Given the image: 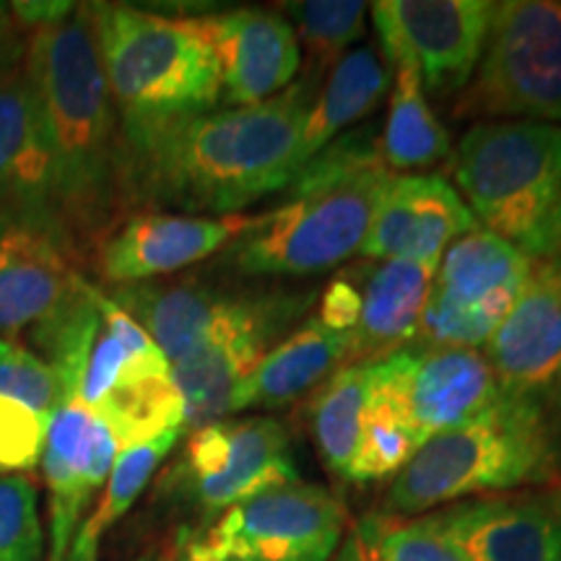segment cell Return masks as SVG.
Listing matches in <instances>:
<instances>
[{
	"mask_svg": "<svg viewBox=\"0 0 561 561\" xmlns=\"http://www.w3.org/2000/svg\"><path fill=\"white\" fill-rule=\"evenodd\" d=\"M178 476L182 489L208 515H221L250 496L299 481L289 432L268 416L195 426Z\"/></svg>",
	"mask_w": 561,
	"mask_h": 561,
	"instance_id": "4fadbf2b",
	"label": "cell"
},
{
	"mask_svg": "<svg viewBox=\"0 0 561 561\" xmlns=\"http://www.w3.org/2000/svg\"><path fill=\"white\" fill-rule=\"evenodd\" d=\"M68 248L53 231L0 221V339L34 333L81 289Z\"/></svg>",
	"mask_w": 561,
	"mask_h": 561,
	"instance_id": "44dd1931",
	"label": "cell"
},
{
	"mask_svg": "<svg viewBox=\"0 0 561 561\" xmlns=\"http://www.w3.org/2000/svg\"><path fill=\"white\" fill-rule=\"evenodd\" d=\"M530 268L533 261L515 244L481 227L468 231L442 255L411 343L426 348L486 346L523 294Z\"/></svg>",
	"mask_w": 561,
	"mask_h": 561,
	"instance_id": "30bf717a",
	"label": "cell"
},
{
	"mask_svg": "<svg viewBox=\"0 0 561 561\" xmlns=\"http://www.w3.org/2000/svg\"><path fill=\"white\" fill-rule=\"evenodd\" d=\"M489 0H380L369 13L382 47L396 45L416 62L434 94L462 91L473 79L491 24Z\"/></svg>",
	"mask_w": 561,
	"mask_h": 561,
	"instance_id": "5bb4252c",
	"label": "cell"
},
{
	"mask_svg": "<svg viewBox=\"0 0 561 561\" xmlns=\"http://www.w3.org/2000/svg\"><path fill=\"white\" fill-rule=\"evenodd\" d=\"M557 468V442L543 403L500 392L466 424L442 432L390 483L385 512L421 517L434 507L546 481Z\"/></svg>",
	"mask_w": 561,
	"mask_h": 561,
	"instance_id": "3957f363",
	"label": "cell"
},
{
	"mask_svg": "<svg viewBox=\"0 0 561 561\" xmlns=\"http://www.w3.org/2000/svg\"><path fill=\"white\" fill-rule=\"evenodd\" d=\"M107 297L149 333L172 367L227 318L242 291L185 278L115 286Z\"/></svg>",
	"mask_w": 561,
	"mask_h": 561,
	"instance_id": "603a6c76",
	"label": "cell"
},
{
	"mask_svg": "<svg viewBox=\"0 0 561 561\" xmlns=\"http://www.w3.org/2000/svg\"><path fill=\"white\" fill-rule=\"evenodd\" d=\"M0 221L53 231L68 248L55 208L50 151L24 66L0 70Z\"/></svg>",
	"mask_w": 561,
	"mask_h": 561,
	"instance_id": "ffe728a7",
	"label": "cell"
},
{
	"mask_svg": "<svg viewBox=\"0 0 561 561\" xmlns=\"http://www.w3.org/2000/svg\"><path fill=\"white\" fill-rule=\"evenodd\" d=\"M351 333H339L318 320L301 322L280 339L244 385L240 411L284 409L328 382L341 364H348Z\"/></svg>",
	"mask_w": 561,
	"mask_h": 561,
	"instance_id": "d4e9b609",
	"label": "cell"
},
{
	"mask_svg": "<svg viewBox=\"0 0 561 561\" xmlns=\"http://www.w3.org/2000/svg\"><path fill=\"white\" fill-rule=\"evenodd\" d=\"M9 9L11 16L19 19L26 30L37 32L66 21L76 11V3H60V0H55V3H30V0H24V3H11Z\"/></svg>",
	"mask_w": 561,
	"mask_h": 561,
	"instance_id": "8d00e7d4",
	"label": "cell"
},
{
	"mask_svg": "<svg viewBox=\"0 0 561 561\" xmlns=\"http://www.w3.org/2000/svg\"><path fill=\"white\" fill-rule=\"evenodd\" d=\"M390 178L388 167L377 164L286 198L224 250V265L255 278H299L335 268L362 252Z\"/></svg>",
	"mask_w": 561,
	"mask_h": 561,
	"instance_id": "8992f818",
	"label": "cell"
},
{
	"mask_svg": "<svg viewBox=\"0 0 561 561\" xmlns=\"http://www.w3.org/2000/svg\"><path fill=\"white\" fill-rule=\"evenodd\" d=\"M367 405V364H346L320 385L312 403V432L322 462L339 479L351 481Z\"/></svg>",
	"mask_w": 561,
	"mask_h": 561,
	"instance_id": "f1b7e54d",
	"label": "cell"
},
{
	"mask_svg": "<svg viewBox=\"0 0 561 561\" xmlns=\"http://www.w3.org/2000/svg\"><path fill=\"white\" fill-rule=\"evenodd\" d=\"M100 333L81 382V403L115 434L121 453L185 430L172 367L149 333L96 289Z\"/></svg>",
	"mask_w": 561,
	"mask_h": 561,
	"instance_id": "ba28073f",
	"label": "cell"
},
{
	"mask_svg": "<svg viewBox=\"0 0 561 561\" xmlns=\"http://www.w3.org/2000/svg\"><path fill=\"white\" fill-rule=\"evenodd\" d=\"M318 81L307 73L250 107L121 123L125 210L234 216L273 193H284L297 172L301 133L318 100Z\"/></svg>",
	"mask_w": 561,
	"mask_h": 561,
	"instance_id": "6da1fadb",
	"label": "cell"
},
{
	"mask_svg": "<svg viewBox=\"0 0 561 561\" xmlns=\"http://www.w3.org/2000/svg\"><path fill=\"white\" fill-rule=\"evenodd\" d=\"M500 392L543 403L561 369V255L533 261L528 284L486 343Z\"/></svg>",
	"mask_w": 561,
	"mask_h": 561,
	"instance_id": "e0dca14e",
	"label": "cell"
},
{
	"mask_svg": "<svg viewBox=\"0 0 561 561\" xmlns=\"http://www.w3.org/2000/svg\"><path fill=\"white\" fill-rule=\"evenodd\" d=\"M24 73L45 130L55 208L70 252L100 244L125 214L121 121L104 79L89 5L32 32Z\"/></svg>",
	"mask_w": 561,
	"mask_h": 561,
	"instance_id": "7a4b0ae2",
	"label": "cell"
},
{
	"mask_svg": "<svg viewBox=\"0 0 561 561\" xmlns=\"http://www.w3.org/2000/svg\"><path fill=\"white\" fill-rule=\"evenodd\" d=\"M346 507L314 483L263 491L180 543V561H333Z\"/></svg>",
	"mask_w": 561,
	"mask_h": 561,
	"instance_id": "9c48e42d",
	"label": "cell"
},
{
	"mask_svg": "<svg viewBox=\"0 0 561 561\" xmlns=\"http://www.w3.org/2000/svg\"><path fill=\"white\" fill-rule=\"evenodd\" d=\"M333 561H466L430 517L371 512L339 546Z\"/></svg>",
	"mask_w": 561,
	"mask_h": 561,
	"instance_id": "83f0119b",
	"label": "cell"
},
{
	"mask_svg": "<svg viewBox=\"0 0 561 561\" xmlns=\"http://www.w3.org/2000/svg\"><path fill=\"white\" fill-rule=\"evenodd\" d=\"M367 9V3L356 0H299L284 3L278 13L289 21L294 37L310 55V73L320 79L364 37Z\"/></svg>",
	"mask_w": 561,
	"mask_h": 561,
	"instance_id": "4dcf8cb0",
	"label": "cell"
},
{
	"mask_svg": "<svg viewBox=\"0 0 561 561\" xmlns=\"http://www.w3.org/2000/svg\"><path fill=\"white\" fill-rule=\"evenodd\" d=\"M385 58L396 70V87L390 91L388 123L380 138V157L388 170L411 172L437 164L450 157L453 146L447 130L430 107L419 68L401 47L385 45Z\"/></svg>",
	"mask_w": 561,
	"mask_h": 561,
	"instance_id": "484cf974",
	"label": "cell"
},
{
	"mask_svg": "<svg viewBox=\"0 0 561 561\" xmlns=\"http://www.w3.org/2000/svg\"><path fill=\"white\" fill-rule=\"evenodd\" d=\"M91 30L121 123L201 115L221 102L219 62L191 19L89 3Z\"/></svg>",
	"mask_w": 561,
	"mask_h": 561,
	"instance_id": "5b68a950",
	"label": "cell"
},
{
	"mask_svg": "<svg viewBox=\"0 0 561 561\" xmlns=\"http://www.w3.org/2000/svg\"><path fill=\"white\" fill-rule=\"evenodd\" d=\"M133 561H153V553H140V557L133 559Z\"/></svg>",
	"mask_w": 561,
	"mask_h": 561,
	"instance_id": "ab89813d",
	"label": "cell"
},
{
	"mask_svg": "<svg viewBox=\"0 0 561 561\" xmlns=\"http://www.w3.org/2000/svg\"><path fill=\"white\" fill-rule=\"evenodd\" d=\"M458 117L561 125V0L494 3Z\"/></svg>",
	"mask_w": 561,
	"mask_h": 561,
	"instance_id": "52a82bcc",
	"label": "cell"
},
{
	"mask_svg": "<svg viewBox=\"0 0 561 561\" xmlns=\"http://www.w3.org/2000/svg\"><path fill=\"white\" fill-rule=\"evenodd\" d=\"M479 229L460 193L439 174H392L359 255L439 265L445 250Z\"/></svg>",
	"mask_w": 561,
	"mask_h": 561,
	"instance_id": "d6986e66",
	"label": "cell"
},
{
	"mask_svg": "<svg viewBox=\"0 0 561 561\" xmlns=\"http://www.w3.org/2000/svg\"><path fill=\"white\" fill-rule=\"evenodd\" d=\"M121 445L81 398L55 413L47 432L42 473L47 486L45 561H68L83 510L110 479Z\"/></svg>",
	"mask_w": 561,
	"mask_h": 561,
	"instance_id": "2e32d148",
	"label": "cell"
},
{
	"mask_svg": "<svg viewBox=\"0 0 561 561\" xmlns=\"http://www.w3.org/2000/svg\"><path fill=\"white\" fill-rule=\"evenodd\" d=\"M0 401L55 416L70 398L50 364L42 362L32 348L0 339Z\"/></svg>",
	"mask_w": 561,
	"mask_h": 561,
	"instance_id": "d6a6232c",
	"label": "cell"
},
{
	"mask_svg": "<svg viewBox=\"0 0 561 561\" xmlns=\"http://www.w3.org/2000/svg\"><path fill=\"white\" fill-rule=\"evenodd\" d=\"M39 494L30 476H0V561H45Z\"/></svg>",
	"mask_w": 561,
	"mask_h": 561,
	"instance_id": "836d02e7",
	"label": "cell"
},
{
	"mask_svg": "<svg viewBox=\"0 0 561 561\" xmlns=\"http://www.w3.org/2000/svg\"><path fill=\"white\" fill-rule=\"evenodd\" d=\"M180 434L182 432H170L164 434V437L128 447V450L117 455L100 504H96L89 517H83L79 530H76L68 561H100V546L104 533H107L112 525L121 520L125 512L136 504L140 491L146 489V483L151 481L153 473H157L159 462L172 453L174 445H178Z\"/></svg>",
	"mask_w": 561,
	"mask_h": 561,
	"instance_id": "f546056e",
	"label": "cell"
},
{
	"mask_svg": "<svg viewBox=\"0 0 561 561\" xmlns=\"http://www.w3.org/2000/svg\"><path fill=\"white\" fill-rule=\"evenodd\" d=\"M434 276L437 265L416 261H382L367 271L348 364H371L409 346L430 299Z\"/></svg>",
	"mask_w": 561,
	"mask_h": 561,
	"instance_id": "cb8c5ba5",
	"label": "cell"
},
{
	"mask_svg": "<svg viewBox=\"0 0 561 561\" xmlns=\"http://www.w3.org/2000/svg\"><path fill=\"white\" fill-rule=\"evenodd\" d=\"M53 416L0 401V476L30 473L42 462Z\"/></svg>",
	"mask_w": 561,
	"mask_h": 561,
	"instance_id": "e575fe53",
	"label": "cell"
},
{
	"mask_svg": "<svg viewBox=\"0 0 561 561\" xmlns=\"http://www.w3.org/2000/svg\"><path fill=\"white\" fill-rule=\"evenodd\" d=\"M551 401H553V405H557V411L561 413V369H559V375H557V380H553V388H551Z\"/></svg>",
	"mask_w": 561,
	"mask_h": 561,
	"instance_id": "f35d334b",
	"label": "cell"
},
{
	"mask_svg": "<svg viewBox=\"0 0 561 561\" xmlns=\"http://www.w3.org/2000/svg\"><path fill=\"white\" fill-rule=\"evenodd\" d=\"M362 312V286L359 280L335 278L318 299V314L314 320L339 333L354 335L356 322Z\"/></svg>",
	"mask_w": 561,
	"mask_h": 561,
	"instance_id": "d590c367",
	"label": "cell"
},
{
	"mask_svg": "<svg viewBox=\"0 0 561 561\" xmlns=\"http://www.w3.org/2000/svg\"><path fill=\"white\" fill-rule=\"evenodd\" d=\"M390 89V68L371 47H356L335 62L301 133L297 167L325 149L348 125L364 121Z\"/></svg>",
	"mask_w": 561,
	"mask_h": 561,
	"instance_id": "4316f807",
	"label": "cell"
},
{
	"mask_svg": "<svg viewBox=\"0 0 561 561\" xmlns=\"http://www.w3.org/2000/svg\"><path fill=\"white\" fill-rule=\"evenodd\" d=\"M261 216H191L138 210L96 244V271L112 286L146 284L206 261L255 227Z\"/></svg>",
	"mask_w": 561,
	"mask_h": 561,
	"instance_id": "9a60e30c",
	"label": "cell"
},
{
	"mask_svg": "<svg viewBox=\"0 0 561 561\" xmlns=\"http://www.w3.org/2000/svg\"><path fill=\"white\" fill-rule=\"evenodd\" d=\"M187 19L219 62L221 102L227 107L261 104L294 83L301 50L289 21L278 11L237 9Z\"/></svg>",
	"mask_w": 561,
	"mask_h": 561,
	"instance_id": "ac0fdd59",
	"label": "cell"
},
{
	"mask_svg": "<svg viewBox=\"0 0 561 561\" xmlns=\"http://www.w3.org/2000/svg\"><path fill=\"white\" fill-rule=\"evenodd\" d=\"M426 517L466 561H561V507L536 496L468 500Z\"/></svg>",
	"mask_w": 561,
	"mask_h": 561,
	"instance_id": "7402d4cb",
	"label": "cell"
},
{
	"mask_svg": "<svg viewBox=\"0 0 561 561\" xmlns=\"http://www.w3.org/2000/svg\"><path fill=\"white\" fill-rule=\"evenodd\" d=\"M314 291H242L240 301L191 354L172 364L185 424L203 426L240 411L263 356L310 312Z\"/></svg>",
	"mask_w": 561,
	"mask_h": 561,
	"instance_id": "8fae6325",
	"label": "cell"
},
{
	"mask_svg": "<svg viewBox=\"0 0 561 561\" xmlns=\"http://www.w3.org/2000/svg\"><path fill=\"white\" fill-rule=\"evenodd\" d=\"M496 398L494 371L476 348L409 343L367 364V403L392 413L421 447L479 416Z\"/></svg>",
	"mask_w": 561,
	"mask_h": 561,
	"instance_id": "7c38bea8",
	"label": "cell"
},
{
	"mask_svg": "<svg viewBox=\"0 0 561 561\" xmlns=\"http://www.w3.org/2000/svg\"><path fill=\"white\" fill-rule=\"evenodd\" d=\"M9 19H11V11H9V5H0V50H3V42H5V37H9V32H11V24H9ZM0 68H5L3 53H0Z\"/></svg>",
	"mask_w": 561,
	"mask_h": 561,
	"instance_id": "74e56055",
	"label": "cell"
},
{
	"mask_svg": "<svg viewBox=\"0 0 561 561\" xmlns=\"http://www.w3.org/2000/svg\"><path fill=\"white\" fill-rule=\"evenodd\" d=\"M421 445L411 437V432L380 405H364L362 439L356 453L351 481L367 483L380 479H396L409 466Z\"/></svg>",
	"mask_w": 561,
	"mask_h": 561,
	"instance_id": "1f68e13d",
	"label": "cell"
},
{
	"mask_svg": "<svg viewBox=\"0 0 561 561\" xmlns=\"http://www.w3.org/2000/svg\"><path fill=\"white\" fill-rule=\"evenodd\" d=\"M453 178L481 229L530 261L561 255V125H473L453 153Z\"/></svg>",
	"mask_w": 561,
	"mask_h": 561,
	"instance_id": "277c9868",
	"label": "cell"
}]
</instances>
